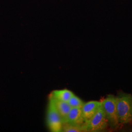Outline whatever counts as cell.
I'll return each mask as SVG.
<instances>
[{"label": "cell", "instance_id": "1", "mask_svg": "<svg viewBox=\"0 0 132 132\" xmlns=\"http://www.w3.org/2000/svg\"><path fill=\"white\" fill-rule=\"evenodd\" d=\"M116 97L117 108L119 124L132 122V95L122 90L119 91Z\"/></svg>", "mask_w": 132, "mask_h": 132}, {"label": "cell", "instance_id": "2", "mask_svg": "<svg viewBox=\"0 0 132 132\" xmlns=\"http://www.w3.org/2000/svg\"><path fill=\"white\" fill-rule=\"evenodd\" d=\"M101 101L104 113L108 121L109 125L113 129H116L119 123L116 96L112 94H108Z\"/></svg>", "mask_w": 132, "mask_h": 132}, {"label": "cell", "instance_id": "3", "mask_svg": "<svg viewBox=\"0 0 132 132\" xmlns=\"http://www.w3.org/2000/svg\"><path fill=\"white\" fill-rule=\"evenodd\" d=\"M47 124L51 132H62L63 121L55 107L52 98L49 97L47 112Z\"/></svg>", "mask_w": 132, "mask_h": 132}, {"label": "cell", "instance_id": "4", "mask_svg": "<svg viewBox=\"0 0 132 132\" xmlns=\"http://www.w3.org/2000/svg\"><path fill=\"white\" fill-rule=\"evenodd\" d=\"M108 125L107 118L101 106L93 118L85 123L84 127L86 132H99L106 129Z\"/></svg>", "mask_w": 132, "mask_h": 132}, {"label": "cell", "instance_id": "5", "mask_svg": "<svg viewBox=\"0 0 132 132\" xmlns=\"http://www.w3.org/2000/svg\"><path fill=\"white\" fill-rule=\"evenodd\" d=\"M102 106L101 101H90L84 103L81 108L83 118L85 123L88 122L97 112Z\"/></svg>", "mask_w": 132, "mask_h": 132}, {"label": "cell", "instance_id": "6", "mask_svg": "<svg viewBox=\"0 0 132 132\" xmlns=\"http://www.w3.org/2000/svg\"><path fill=\"white\" fill-rule=\"evenodd\" d=\"M65 123L76 126H84L85 121L83 118L81 108H71L67 116Z\"/></svg>", "mask_w": 132, "mask_h": 132}, {"label": "cell", "instance_id": "7", "mask_svg": "<svg viewBox=\"0 0 132 132\" xmlns=\"http://www.w3.org/2000/svg\"><path fill=\"white\" fill-rule=\"evenodd\" d=\"M52 99L54 104L55 107L58 113L59 114L62 120L63 123H64L65 122L67 116L71 108V106L68 103V102L62 101L56 99H53L52 98Z\"/></svg>", "mask_w": 132, "mask_h": 132}, {"label": "cell", "instance_id": "8", "mask_svg": "<svg viewBox=\"0 0 132 132\" xmlns=\"http://www.w3.org/2000/svg\"><path fill=\"white\" fill-rule=\"evenodd\" d=\"M73 94H75L70 90L64 89L53 90L49 96L58 100L68 102Z\"/></svg>", "mask_w": 132, "mask_h": 132}, {"label": "cell", "instance_id": "9", "mask_svg": "<svg viewBox=\"0 0 132 132\" xmlns=\"http://www.w3.org/2000/svg\"><path fill=\"white\" fill-rule=\"evenodd\" d=\"M62 132H86L84 126H76L67 123L63 124Z\"/></svg>", "mask_w": 132, "mask_h": 132}, {"label": "cell", "instance_id": "10", "mask_svg": "<svg viewBox=\"0 0 132 132\" xmlns=\"http://www.w3.org/2000/svg\"><path fill=\"white\" fill-rule=\"evenodd\" d=\"M68 103L71 108H81L84 102L79 97L73 94L71 98L69 100Z\"/></svg>", "mask_w": 132, "mask_h": 132}]
</instances>
